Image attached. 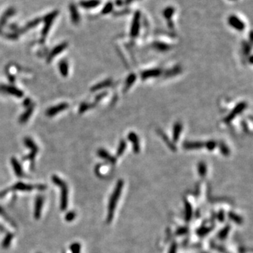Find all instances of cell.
Here are the masks:
<instances>
[{"instance_id": "5b68a950", "label": "cell", "mask_w": 253, "mask_h": 253, "mask_svg": "<svg viewBox=\"0 0 253 253\" xmlns=\"http://www.w3.org/2000/svg\"><path fill=\"white\" fill-rule=\"evenodd\" d=\"M228 23L231 27L238 31H243L245 28V24L236 15L231 14L228 18Z\"/></svg>"}, {"instance_id": "9c48e42d", "label": "cell", "mask_w": 253, "mask_h": 253, "mask_svg": "<svg viewBox=\"0 0 253 253\" xmlns=\"http://www.w3.org/2000/svg\"><path fill=\"white\" fill-rule=\"evenodd\" d=\"M16 8L14 7H9L6 9L5 11L3 13V14L2 15L1 18H0V27L4 26V25L6 24V22H7L8 19H9L11 17H12L14 15L16 14Z\"/></svg>"}, {"instance_id": "ac0fdd59", "label": "cell", "mask_w": 253, "mask_h": 253, "mask_svg": "<svg viewBox=\"0 0 253 253\" xmlns=\"http://www.w3.org/2000/svg\"><path fill=\"white\" fill-rule=\"evenodd\" d=\"M182 131V125L181 123L179 122H177L173 126V133H172V137H173V141L175 142H177V141L179 140L180 134H181Z\"/></svg>"}, {"instance_id": "4fadbf2b", "label": "cell", "mask_w": 253, "mask_h": 253, "mask_svg": "<svg viewBox=\"0 0 253 253\" xmlns=\"http://www.w3.org/2000/svg\"><path fill=\"white\" fill-rule=\"evenodd\" d=\"M205 146V143L200 141H185L184 143V149L186 150L199 149L203 148Z\"/></svg>"}, {"instance_id": "3957f363", "label": "cell", "mask_w": 253, "mask_h": 253, "mask_svg": "<svg viewBox=\"0 0 253 253\" xmlns=\"http://www.w3.org/2000/svg\"><path fill=\"white\" fill-rule=\"evenodd\" d=\"M53 181L61 188V209L65 210L68 205V188L66 184L56 176H53Z\"/></svg>"}, {"instance_id": "74e56055", "label": "cell", "mask_w": 253, "mask_h": 253, "mask_svg": "<svg viewBox=\"0 0 253 253\" xmlns=\"http://www.w3.org/2000/svg\"><path fill=\"white\" fill-rule=\"evenodd\" d=\"M115 4L117 6H123L125 5V3H124V0H115Z\"/></svg>"}, {"instance_id": "60d3db41", "label": "cell", "mask_w": 253, "mask_h": 253, "mask_svg": "<svg viewBox=\"0 0 253 253\" xmlns=\"http://www.w3.org/2000/svg\"><path fill=\"white\" fill-rule=\"evenodd\" d=\"M10 27H14V25H11ZM13 29H14V30H17V29H16V28H13Z\"/></svg>"}, {"instance_id": "f546056e", "label": "cell", "mask_w": 253, "mask_h": 253, "mask_svg": "<svg viewBox=\"0 0 253 253\" xmlns=\"http://www.w3.org/2000/svg\"><path fill=\"white\" fill-rule=\"evenodd\" d=\"M198 171L199 174L201 177H204L206 174L207 171V168L206 165L205 164V162H200L198 165Z\"/></svg>"}, {"instance_id": "f1b7e54d", "label": "cell", "mask_w": 253, "mask_h": 253, "mask_svg": "<svg viewBox=\"0 0 253 253\" xmlns=\"http://www.w3.org/2000/svg\"><path fill=\"white\" fill-rule=\"evenodd\" d=\"M126 143L125 142V140H121V141L119 143L118 149H117V156H120V155H123L124 151H125V150L126 149Z\"/></svg>"}, {"instance_id": "ab89813d", "label": "cell", "mask_w": 253, "mask_h": 253, "mask_svg": "<svg viewBox=\"0 0 253 253\" xmlns=\"http://www.w3.org/2000/svg\"><path fill=\"white\" fill-rule=\"evenodd\" d=\"M134 0H124V3H125V5H129V4H131L134 2Z\"/></svg>"}, {"instance_id": "8fae6325", "label": "cell", "mask_w": 253, "mask_h": 253, "mask_svg": "<svg viewBox=\"0 0 253 253\" xmlns=\"http://www.w3.org/2000/svg\"><path fill=\"white\" fill-rule=\"evenodd\" d=\"M128 139L129 140H130L131 142H132L133 145V150H134L135 153H139V152L140 151V146H139V137L137 136V134L134 132H130L128 134Z\"/></svg>"}, {"instance_id": "8d00e7d4", "label": "cell", "mask_w": 253, "mask_h": 253, "mask_svg": "<svg viewBox=\"0 0 253 253\" xmlns=\"http://www.w3.org/2000/svg\"><path fill=\"white\" fill-rule=\"evenodd\" d=\"M250 46L248 44H245L243 46V51H244V53H245V54H248L250 52Z\"/></svg>"}, {"instance_id": "cb8c5ba5", "label": "cell", "mask_w": 253, "mask_h": 253, "mask_svg": "<svg viewBox=\"0 0 253 253\" xmlns=\"http://www.w3.org/2000/svg\"><path fill=\"white\" fill-rule=\"evenodd\" d=\"M11 162H12V165L13 166H14V171L15 172H16V175L18 176V177H21L22 176V170H21V168L20 166V165H19L18 162L17 161V160L15 159V158H13L11 160Z\"/></svg>"}, {"instance_id": "1f68e13d", "label": "cell", "mask_w": 253, "mask_h": 253, "mask_svg": "<svg viewBox=\"0 0 253 253\" xmlns=\"http://www.w3.org/2000/svg\"><path fill=\"white\" fill-rule=\"evenodd\" d=\"M160 136H162V138L163 139V140L165 141V143L169 146V148H170L171 149H172V150H175V147L173 146L172 143H171L170 141H169V140L168 141V137H167L166 134H165L164 133H162V132H160Z\"/></svg>"}, {"instance_id": "52a82bcc", "label": "cell", "mask_w": 253, "mask_h": 253, "mask_svg": "<svg viewBox=\"0 0 253 253\" xmlns=\"http://www.w3.org/2000/svg\"><path fill=\"white\" fill-rule=\"evenodd\" d=\"M69 10L70 18H71L72 23L75 25H78L80 21V16L78 12V7L74 3H71L69 5Z\"/></svg>"}, {"instance_id": "30bf717a", "label": "cell", "mask_w": 253, "mask_h": 253, "mask_svg": "<svg viewBox=\"0 0 253 253\" xmlns=\"http://www.w3.org/2000/svg\"><path fill=\"white\" fill-rule=\"evenodd\" d=\"M162 74V70L158 68H154V69H150L143 71L141 73V78L143 80L151 78H156L159 77Z\"/></svg>"}, {"instance_id": "e0dca14e", "label": "cell", "mask_w": 253, "mask_h": 253, "mask_svg": "<svg viewBox=\"0 0 253 253\" xmlns=\"http://www.w3.org/2000/svg\"><path fill=\"white\" fill-rule=\"evenodd\" d=\"M68 105L67 104H66V103L59 104V106H54V107H53V108H49V110H47L46 114L47 115H49V116H53V115H56V113L60 112V111L65 110L66 108H68Z\"/></svg>"}, {"instance_id": "4316f807", "label": "cell", "mask_w": 253, "mask_h": 253, "mask_svg": "<svg viewBox=\"0 0 253 253\" xmlns=\"http://www.w3.org/2000/svg\"><path fill=\"white\" fill-rule=\"evenodd\" d=\"M33 106H30L28 110H27L25 113L22 115V116L20 118V122L21 123H25V122H26L27 120H28L29 117L30 116L31 114H32V112H33Z\"/></svg>"}, {"instance_id": "277c9868", "label": "cell", "mask_w": 253, "mask_h": 253, "mask_svg": "<svg viewBox=\"0 0 253 253\" xmlns=\"http://www.w3.org/2000/svg\"><path fill=\"white\" fill-rule=\"evenodd\" d=\"M141 23V14L139 11L135 12L133 17L132 25L130 29V36L133 38L136 37L139 35V30H140Z\"/></svg>"}, {"instance_id": "83f0119b", "label": "cell", "mask_w": 253, "mask_h": 253, "mask_svg": "<svg viewBox=\"0 0 253 253\" xmlns=\"http://www.w3.org/2000/svg\"><path fill=\"white\" fill-rule=\"evenodd\" d=\"M60 67V70H61V75L63 76H67L68 75V64L66 61H61L59 65Z\"/></svg>"}, {"instance_id": "484cf974", "label": "cell", "mask_w": 253, "mask_h": 253, "mask_svg": "<svg viewBox=\"0 0 253 253\" xmlns=\"http://www.w3.org/2000/svg\"><path fill=\"white\" fill-rule=\"evenodd\" d=\"M42 205V198H38L37 201H36L35 210V215L36 218H38L40 216V212H41Z\"/></svg>"}, {"instance_id": "ba28073f", "label": "cell", "mask_w": 253, "mask_h": 253, "mask_svg": "<svg viewBox=\"0 0 253 253\" xmlns=\"http://www.w3.org/2000/svg\"><path fill=\"white\" fill-rule=\"evenodd\" d=\"M101 4V0H81L79 2L80 7L85 9H91V8L98 7Z\"/></svg>"}, {"instance_id": "d6986e66", "label": "cell", "mask_w": 253, "mask_h": 253, "mask_svg": "<svg viewBox=\"0 0 253 253\" xmlns=\"http://www.w3.org/2000/svg\"><path fill=\"white\" fill-rule=\"evenodd\" d=\"M66 47H67V43H66V42L62 43V44H59V46L55 47V48L52 50V51H51V53L49 54V56L48 58V61H50V60L52 59L56 55L59 54V53H61V51H63L64 49L66 48Z\"/></svg>"}, {"instance_id": "d6a6232c", "label": "cell", "mask_w": 253, "mask_h": 253, "mask_svg": "<svg viewBox=\"0 0 253 253\" xmlns=\"http://www.w3.org/2000/svg\"><path fill=\"white\" fill-rule=\"evenodd\" d=\"M220 149H221V151H222L223 155H228L229 154V148L227 147V146L226 144H224V143H220Z\"/></svg>"}, {"instance_id": "603a6c76", "label": "cell", "mask_w": 253, "mask_h": 253, "mask_svg": "<svg viewBox=\"0 0 253 253\" xmlns=\"http://www.w3.org/2000/svg\"><path fill=\"white\" fill-rule=\"evenodd\" d=\"M153 46L155 47L156 49H158V50H159L160 51H165L169 50V49H170V46H169V44H165V43H163V42H155V44H154Z\"/></svg>"}, {"instance_id": "ffe728a7", "label": "cell", "mask_w": 253, "mask_h": 253, "mask_svg": "<svg viewBox=\"0 0 253 253\" xmlns=\"http://www.w3.org/2000/svg\"><path fill=\"white\" fill-rule=\"evenodd\" d=\"M98 155L100 156L101 158H104V159L108 160V162H111V163H114L115 162V159L113 157H112L110 154H109L106 151H105L104 149H100L98 152Z\"/></svg>"}, {"instance_id": "e575fe53", "label": "cell", "mask_w": 253, "mask_h": 253, "mask_svg": "<svg viewBox=\"0 0 253 253\" xmlns=\"http://www.w3.org/2000/svg\"><path fill=\"white\" fill-rule=\"evenodd\" d=\"M179 71H180L179 68H173L172 70H170L167 72L166 74L168 76H172V75H175L176 74L179 73Z\"/></svg>"}, {"instance_id": "44dd1931", "label": "cell", "mask_w": 253, "mask_h": 253, "mask_svg": "<svg viewBox=\"0 0 253 253\" xmlns=\"http://www.w3.org/2000/svg\"><path fill=\"white\" fill-rule=\"evenodd\" d=\"M113 7H114V4H113V2H107L102 8L101 14L103 15H107V14H110V13L113 11Z\"/></svg>"}, {"instance_id": "7bdbcfd3", "label": "cell", "mask_w": 253, "mask_h": 253, "mask_svg": "<svg viewBox=\"0 0 253 253\" xmlns=\"http://www.w3.org/2000/svg\"><path fill=\"white\" fill-rule=\"evenodd\" d=\"M229 1H234V0H229Z\"/></svg>"}, {"instance_id": "7a4b0ae2", "label": "cell", "mask_w": 253, "mask_h": 253, "mask_svg": "<svg viewBox=\"0 0 253 253\" xmlns=\"http://www.w3.org/2000/svg\"><path fill=\"white\" fill-rule=\"evenodd\" d=\"M122 187H123V181H120L118 183H117V185L116 188H115V191L113 193V196L110 200V203H109L108 207V221H110L111 218H112V216H113V212H114L115 205H116V201L117 200V199L119 198L120 195Z\"/></svg>"}, {"instance_id": "6da1fadb", "label": "cell", "mask_w": 253, "mask_h": 253, "mask_svg": "<svg viewBox=\"0 0 253 253\" xmlns=\"http://www.w3.org/2000/svg\"><path fill=\"white\" fill-rule=\"evenodd\" d=\"M59 14V10H54L52 12L49 13L48 14L46 15L44 17V25L43 27V29L42 30V37H41V42H44L46 38L47 34H48L49 30L51 28V26L53 24V21L56 18L58 15Z\"/></svg>"}, {"instance_id": "2e32d148", "label": "cell", "mask_w": 253, "mask_h": 253, "mask_svg": "<svg viewBox=\"0 0 253 253\" xmlns=\"http://www.w3.org/2000/svg\"><path fill=\"white\" fill-rule=\"evenodd\" d=\"M25 145L27 146L30 148L31 150H32V153L28 155V158H29V159L33 160L34 158H35V156L36 155V153H37V146H36V145L35 144V143H34L33 141L29 138H27V139H25Z\"/></svg>"}, {"instance_id": "d4e9b609", "label": "cell", "mask_w": 253, "mask_h": 253, "mask_svg": "<svg viewBox=\"0 0 253 253\" xmlns=\"http://www.w3.org/2000/svg\"><path fill=\"white\" fill-rule=\"evenodd\" d=\"M136 75L133 73L130 75L128 76V78L126 80V85H125V91H126L129 88H130L131 87H132V85L134 84V82L136 81Z\"/></svg>"}, {"instance_id": "4dcf8cb0", "label": "cell", "mask_w": 253, "mask_h": 253, "mask_svg": "<svg viewBox=\"0 0 253 253\" xmlns=\"http://www.w3.org/2000/svg\"><path fill=\"white\" fill-rule=\"evenodd\" d=\"M205 146L209 151H213L216 146V143L214 141H209L205 143Z\"/></svg>"}, {"instance_id": "b9f144b4", "label": "cell", "mask_w": 253, "mask_h": 253, "mask_svg": "<svg viewBox=\"0 0 253 253\" xmlns=\"http://www.w3.org/2000/svg\"><path fill=\"white\" fill-rule=\"evenodd\" d=\"M2 33V30H1V27H0V33Z\"/></svg>"}, {"instance_id": "836d02e7", "label": "cell", "mask_w": 253, "mask_h": 253, "mask_svg": "<svg viewBox=\"0 0 253 253\" xmlns=\"http://www.w3.org/2000/svg\"><path fill=\"white\" fill-rule=\"evenodd\" d=\"M15 188H18V189H21V190H30L32 188L31 186L25 185V184H21V183L16 184V186H15Z\"/></svg>"}, {"instance_id": "d590c367", "label": "cell", "mask_w": 253, "mask_h": 253, "mask_svg": "<svg viewBox=\"0 0 253 253\" xmlns=\"http://www.w3.org/2000/svg\"><path fill=\"white\" fill-rule=\"evenodd\" d=\"M71 250L72 251V253H80V245H78V243H75L71 246Z\"/></svg>"}, {"instance_id": "5bb4252c", "label": "cell", "mask_w": 253, "mask_h": 253, "mask_svg": "<svg viewBox=\"0 0 253 253\" xmlns=\"http://www.w3.org/2000/svg\"><path fill=\"white\" fill-rule=\"evenodd\" d=\"M42 21V19L40 18H37L35 19H33V20H32L27 23L26 25H25L24 27H22L21 29H19L18 30V35L21 33H25V32H26L27 30H28L33 28V27L37 26V25L39 24V23Z\"/></svg>"}, {"instance_id": "8992f818", "label": "cell", "mask_w": 253, "mask_h": 253, "mask_svg": "<svg viewBox=\"0 0 253 253\" xmlns=\"http://www.w3.org/2000/svg\"><path fill=\"white\" fill-rule=\"evenodd\" d=\"M246 106H247V104H246L245 102L239 103V104L233 109V110L231 111L230 114H229L228 116L225 118L224 121L227 123H230V122L232 121L237 116V115H239L240 113H241L244 110H245Z\"/></svg>"}, {"instance_id": "7402d4cb", "label": "cell", "mask_w": 253, "mask_h": 253, "mask_svg": "<svg viewBox=\"0 0 253 253\" xmlns=\"http://www.w3.org/2000/svg\"><path fill=\"white\" fill-rule=\"evenodd\" d=\"M111 83H112V81L110 80H105L104 81V82H100V83H98V85L94 86V87L91 88V91H96V90H99L101 89H102V88L109 87V86L111 85Z\"/></svg>"}, {"instance_id": "f35d334b", "label": "cell", "mask_w": 253, "mask_h": 253, "mask_svg": "<svg viewBox=\"0 0 253 253\" xmlns=\"http://www.w3.org/2000/svg\"><path fill=\"white\" fill-rule=\"evenodd\" d=\"M74 216H75V213H73V212H70V213L68 214L67 216H66V220L70 221V220L73 219Z\"/></svg>"}, {"instance_id": "9a60e30c", "label": "cell", "mask_w": 253, "mask_h": 253, "mask_svg": "<svg viewBox=\"0 0 253 253\" xmlns=\"http://www.w3.org/2000/svg\"><path fill=\"white\" fill-rule=\"evenodd\" d=\"M1 89L2 91L7 92V93L10 94H13V95L17 96V97H21L23 95V93L20 90L16 89L14 87H11V86H2Z\"/></svg>"}, {"instance_id": "7c38bea8", "label": "cell", "mask_w": 253, "mask_h": 253, "mask_svg": "<svg viewBox=\"0 0 253 253\" xmlns=\"http://www.w3.org/2000/svg\"><path fill=\"white\" fill-rule=\"evenodd\" d=\"M175 8L173 7V6H168L163 10V12H162V15H163L165 18L168 21L169 23V26H173V23H171V18H172L173 15L175 14Z\"/></svg>"}]
</instances>
